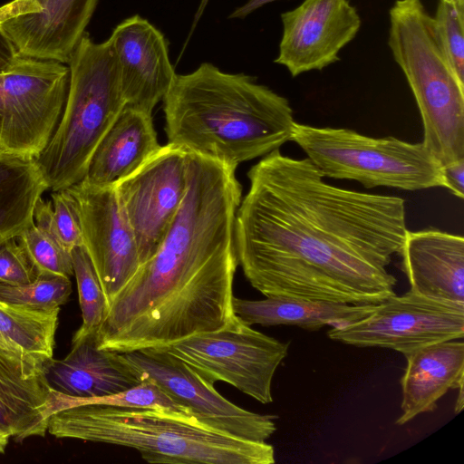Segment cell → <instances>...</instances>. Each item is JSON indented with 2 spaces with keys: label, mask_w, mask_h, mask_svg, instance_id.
I'll return each mask as SVG.
<instances>
[{
  "label": "cell",
  "mask_w": 464,
  "mask_h": 464,
  "mask_svg": "<svg viewBox=\"0 0 464 464\" xmlns=\"http://www.w3.org/2000/svg\"><path fill=\"white\" fill-rule=\"evenodd\" d=\"M108 41L116 55L126 106L151 115L176 74L166 37L134 14L116 25Z\"/></svg>",
  "instance_id": "cell-15"
},
{
  "label": "cell",
  "mask_w": 464,
  "mask_h": 464,
  "mask_svg": "<svg viewBox=\"0 0 464 464\" xmlns=\"http://www.w3.org/2000/svg\"><path fill=\"white\" fill-rule=\"evenodd\" d=\"M432 19L440 45L458 77L464 82V2L439 0Z\"/></svg>",
  "instance_id": "cell-29"
},
{
  "label": "cell",
  "mask_w": 464,
  "mask_h": 464,
  "mask_svg": "<svg viewBox=\"0 0 464 464\" xmlns=\"http://www.w3.org/2000/svg\"><path fill=\"white\" fill-rule=\"evenodd\" d=\"M235 314L246 324L293 325L306 330L350 324L368 315L377 304H353L322 300L266 297L246 300L233 297Z\"/></svg>",
  "instance_id": "cell-22"
},
{
  "label": "cell",
  "mask_w": 464,
  "mask_h": 464,
  "mask_svg": "<svg viewBox=\"0 0 464 464\" xmlns=\"http://www.w3.org/2000/svg\"><path fill=\"white\" fill-rule=\"evenodd\" d=\"M281 21L283 32L275 63L293 77L338 62L339 53L362 25L349 0H304L282 13Z\"/></svg>",
  "instance_id": "cell-14"
},
{
  "label": "cell",
  "mask_w": 464,
  "mask_h": 464,
  "mask_svg": "<svg viewBox=\"0 0 464 464\" xmlns=\"http://www.w3.org/2000/svg\"><path fill=\"white\" fill-rule=\"evenodd\" d=\"M188 152L168 143L114 185L134 233L140 265L160 246L186 195Z\"/></svg>",
  "instance_id": "cell-12"
},
{
  "label": "cell",
  "mask_w": 464,
  "mask_h": 464,
  "mask_svg": "<svg viewBox=\"0 0 464 464\" xmlns=\"http://www.w3.org/2000/svg\"><path fill=\"white\" fill-rule=\"evenodd\" d=\"M463 385L464 382L458 387L459 396L457 397V401L455 404V413L460 412L464 405Z\"/></svg>",
  "instance_id": "cell-36"
},
{
  "label": "cell",
  "mask_w": 464,
  "mask_h": 464,
  "mask_svg": "<svg viewBox=\"0 0 464 464\" xmlns=\"http://www.w3.org/2000/svg\"><path fill=\"white\" fill-rule=\"evenodd\" d=\"M160 147L151 115L125 106L95 149L83 179L95 186H114Z\"/></svg>",
  "instance_id": "cell-21"
},
{
  "label": "cell",
  "mask_w": 464,
  "mask_h": 464,
  "mask_svg": "<svg viewBox=\"0 0 464 464\" xmlns=\"http://www.w3.org/2000/svg\"><path fill=\"white\" fill-rule=\"evenodd\" d=\"M411 292L464 306V238L436 229L409 231L400 251Z\"/></svg>",
  "instance_id": "cell-16"
},
{
  "label": "cell",
  "mask_w": 464,
  "mask_h": 464,
  "mask_svg": "<svg viewBox=\"0 0 464 464\" xmlns=\"http://www.w3.org/2000/svg\"><path fill=\"white\" fill-rule=\"evenodd\" d=\"M82 404L152 409L192 415L187 408L177 402L151 379H143L138 384L116 394L97 398L72 399V406Z\"/></svg>",
  "instance_id": "cell-30"
},
{
  "label": "cell",
  "mask_w": 464,
  "mask_h": 464,
  "mask_svg": "<svg viewBox=\"0 0 464 464\" xmlns=\"http://www.w3.org/2000/svg\"><path fill=\"white\" fill-rule=\"evenodd\" d=\"M235 246L266 297L379 304L395 295L387 266L406 234L405 202L333 186L308 159L276 150L251 167Z\"/></svg>",
  "instance_id": "cell-1"
},
{
  "label": "cell",
  "mask_w": 464,
  "mask_h": 464,
  "mask_svg": "<svg viewBox=\"0 0 464 464\" xmlns=\"http://www.w3.org/2000/svg\"><path fill=\"white\" fill-rule=\"evenodd\" d=\"M21 53L0 25V72L9 69Z\"/></svg>",
  "instance_id": "cell-34"
},
{
  "label": "cell",
  "mask_w": 464,
  "mask_h": 464,
  "mask_svg": "<svg viewBox=\"0 0 464 464\" xmlns=\"http://www.w3.org/2000/svg\"><path fill=\"white\" fill-rule=\"evenodd\" d=\"M99 0H46L39 13L0 22L25 56L67 64Z\"/></svg>",
  "instance_id": "cell-17"
},
{
  "label": "cell",
  "mask_w": 464,
  "mask_h": 464,
  "mask_svg": "<svg viewBox=\"0 0 464 464\" xmlns=\"http://www.w3.org/2000/svg\"><path fill=\"white\" fill-rule=\"evenodd\" d=\"M16 239L25 251L37 276L70 278L73 275L71 252L35 224L21 233Z\"/></svg>",
  "instance_id": "cell-28"
},
{
  "label": "cell",
  "mask_w": 464,
  "mask_h": 464,
  "mask_svg": "<svg viewBox=\"0 0 464 464\" xmlns=\"http://www.w3.org/2000/svg\"><path fill=\"white\" fill-rule=\"evenodd\" d=\"M48 188L34 158L0 150V246L34 224L36 202Z\"/></svg>",
  "instance_id": "cell-24"
},
{
  "label": "cell",
  "mask_w": 464,
  "mask_h": 464,
  "mask_svg": "<svg viewBox=\"0 0 464 464\" xmlns=\"http://www.w3.org/2000/svg\"><path fill=\"white\" fill-rule=\"evenodd\" d=\"M388 45L416 100L423 144L444 166L464 160V82L436 36L421 0H396L389 11Z\"/></svg>",
  "instance_id": "cell-6"
},
{
  "label": "cell",
  "mask_w": 464,
  "mask_h": 464,
  "mask_svg": "<svg viewBox=\"0 0 464 464\" xmlns=\"http://www.w3.org/2000/svg\"><path fill=\"white\" fill-rule=\"evenodd\" d=\"M47 432L58 439L113 444L138 450L149 463L272 464V445L239 439L193 415L104 404L71 406L53 413Z\"/></svg>",
  "instance_id": "cell-4"
},
{
  "label": "cell",
  "mask_w": 464,
  "mask_h": 464,
  "mask_svg": "<svg viewBox=\"0 0 464 464\" xmlns=\"http://www.w3.org/2000/svg\"><path fill=\"white\" fill-rule=\"evenodd\" d=\"M67 65L70 81L62 116L35 159L52 191L66 189L84 179L95 149L126 106L116 55L108 39L96 43L85 32Z\"/></svg>",
  "instance_id": "cell-5"
},
{
  "label": "cell",
  "mask_w": 464,
  "mask_h": 464,
  "mask_svg": "<svg viewBox=\"0 0 464 464\" xmlns=\"http://www.w3.org/2000/svg\"><path fill=\"white\" fill-rule=\"evenodd\" d=\"M10 437L0 429V454L5 452L6 446L8 445Z\"/></svg>",
  "instance_id": "cell-37"
},
{
  "label": "cell",
  "mask_w": 464,
  "mask_h": 464,
  "mask_svg": "<svg viewBox=\"0 0 464 464\" xmlns=\"http://www.w3.org/2000/svg\"><path fill=\"white\" fill-rule=\"evenodd\" d=\"M444 188L459 198L464 197V160L442 166Z\"/></svg>",
  "instance_id": "cell-33"
},
{
  "label": "cell",
  "mask_w": 464,
  "mask_h": 464,
  "mask_svg": "<svg viewBox=\"0 0 464 464\" xmlns=\"http://www.w3.org/2000/svg\"><path fill=\"white\" fill-rule=\"evenodd\" d=\"M162 101L168 143L235 169L291 140L288 100L244 72L202 63L176 73Z\"/></svg>",
  "instance_id": "cell-3"
},
{
  "label": "cell",
  "mask_w": 464,
  "mask_h": 464,
  "mask_svg": "<svg viewBox=\"0 0 464 464\" xmlns=\"http://www.w3.org/2000/svg\"><path fill=\"white\" fill-rule=\"evenodd\" d=\"M96 334L73 336L69 353L46 365L44 374L53 391L72 398H97L121 392L140 382L116 352L98 347Z\"/></svg>",
  "instance_id": "cell-18"
},
{
  "label": "cell",
  "mask_w": 464,
  "mask_h": 464,
  "mask_svg": "<svg viewBox=\"0 0 464 464\" xmlns=\"http://www.w3.org/2000/svg\"><path fill=\"white\" fill-rule=\"evenodd\" d=\"M66 189L73 198L83 245L110 304L140 266L134 233L114 186L100 187L82 179Z\"/></svg>",
  "instance_id": "cell-13"
},
{
  "label": "cell",
  "mask_w": 464,
  "mask_h": 464,
  "mask_svg": "<svg viewBox=\"0 0 464 464\" xmlns=\"http://www.w3.org/2000/svg\"><path fill=\"white\" fill-rule=\"evenodd\" d=\"M59 410L58 392L44 374L24 379L0 366V429L17 442L44 437Z\"/></svg>",
  "instance_id": "cell-23"
},
{
  "label": "cell",
  "mask_w": 464,
  "mask_h": 464,
  "mask_svg": "<svg viewBox=\"0 0 464 464\" xmlns=\"http://www.w3.org/2000/svg\"><path fill=\"white\" fill-rule=\"evenodd\" d=\"M140 380L151 379L200 422L231 436L265 442L276 430L274 415L246 411L223 397L184 362L161 348L117 353Z\"/></svg>",
  "instance_id": "cell-11"
},
{
  "label": "cell",
  "mask_w": 464,
  "mask_h": 464,
  "mask_svg": "<svg viewBox=\"0 0 464 464\" xmlns=\"http://www.w3.org/2000/svg\"><path fill=\"white\" fill-rule=\"evenodd\" d=\"M71 255L82 318L73 336L97 334L108 314V301L84 245L73 247Z\"/></svg>",
  "instance_id": "cell-25"
},
{
  "label": "cell",
  "mask_w": 464,
  "mask_h": 464,
  "mask_svg": "<svg viewBox=\"0 0 464 464\" xmlns=\"http://www.w3.org/2000/svg\"><path fill=\"white\" fill-rule=\"evenodd\" d=\"M458 1L464 2V0H458Z\"/></svg>",
  "instance_id": "cell-38"
},
{
  "label": "cell",
  "mask_w": 464,
  "mask_h": 464,
  "mask_svg": "<svg viewBox=\"0 0 464 464\" xmlns=\"http://www.w3.org/2000/svg\"><path fill=\"white\" fill-rule=\"evenodd\" d=\"M46 0H12L0 6V22L17 16L39 13Z\"/></svg>",
  "instance_id": "cell-32"
},
{
  "label": "cell",
  "mask_w": 464,
  "mask_h": 464,
  "mask_svg": "<svg viewBox=\"0 0 464 464\" xmlns=\"http://www.w3.org/2000/svg\"><path fill=\"white\" fill-rule=\"evenodd\" d=\"M37 273L16 238L0 246V282L20 285L33 282Z\"/></svg>",
  "instance_id": "cell-31"
},
{
  "label": "cell",
  "mask_w": 464,
  "mask_h": 464,
  "mask_svg": "<svg viewBox=\"0 0 464 464\" xmlns=\"http://www.w3.org/2000/svg\"><path fill=\"white\" fill-rule=\"evenodd\" d=\"M68 65L20 54L0 72V150L36 159L62 116Z\"/></svg>",
  "instance_id": "cell-9"
},
{
  "label": "cell",
  "mask_w": 464,
  "mask_h": 464,
  "mask_svg": "<svg viewBox=\"0 0 464 464\" xmlns=\"http://www.w3.org/2000/svg\"><path fill=\"white\" fill-rule=\"evenodd\" d=\"M327 335L346 344L392 349L405 355L435 343L462 339L464 306L409 291L380 302L360 320L333 327Z\"/></svg>",
  "instance_id": "cell-10"
},
{
  "label": "cell",
  "mask_w": 464,
  "mask_h": 464,
  "mask_svg": "<svg viewBox=\"0 0 464 464\" xmlns=\"http://www.w3.org/2000/svg\"><path fill=\"white\" fill-rule=\"evenodd\" d=\"M289 344L253 329L236 315L221 329L197 334L161 349L209 384L227 382L266 404L273 401V377Z\"/></svg>",
  "instance_id": "cell-8"
},
{
  "label": "cell",
  "mask_w": 464,
  "mask_h": 464,
  "mask_svg": "<svg viewBox=\"0 0 464 464\" xmlns=\"http://www.w3.org/2000/svg\"><path fill=\"white\" fill-rule=\"evenodd\" d=\"M36 227L54 238L69 252L83 245L79 217L72 197L63 189L53 191L52 201L38 199L34 208Z\"/></svg>",
  "instance_id": "cell-26"
},
{
  "label": "cell",
  "mask_w": 464,
  "mask_h": 464,
  "mask_svg": "<svg viewBox=\"0 0 464 464\" xmlns=\"http://www.w3.org/2000/svg\"><path fill=\"white\" fill-rule=\"evenodd\" d=\"M458 340L435 343L404 355L407 365L401 379L402 413L397 425L433 411L450 389L464 382V343Z\"/></svg>",
  "instance_id": "cell-19"
},
{
  "label": "cell",
  "mask_w": 464,
  "mask_h": 464,
  "mask_svg": "<svg viewBox=\"0 0 464 464\" xmlns=\"http://www.w3.org/2000/svg\"><path fill=\"white\" fill-rule=\"evenodd\" d=\"M72 293L69 277L37 276L31 283L12 285L0 282V300L38 310H53L67 302Z\"/></svg>",
  "instance_id": "cell-27"
},
{
  "label": "cell",
  "mask_w": 464,
  "mask_h": 464,
  "mask_svg": "<svg viewBox=\"0 0 464 464\" xmlns=\"http://www.w3.org/2000/svg\"><path fill=\"white\" fill-rule=\"evenodd\" d=\"M59 311L0 300V366L24 379L44 374L53 359Z\"/></svg>",
  "instance_id": "cell-20"
},
{
  "label": "cell",
  "mask_w": 464,
  "mask_h": 464,
  "mask_svg": "<svg viewBox=\"0 0 464 464\" xmlns=\"http://www.w3.org/2000/svg\"><path fill=\"white\" fill-rule=\"evenodd\" d=\"M291 140L324 178L355 180L366 188L416 191L444 188L442 165L423 142L372 138L349 129L295 121Z\"/></svg>",
  "instance_id": "cell-7"
},
{
  "label": "cell",
  "mask_w": 464,
  "mask_h": 464,
  "mask_svg": "<svg viewBox=\"0 0 464 464\" xmlns=\"http://www.w3.org/2000/svg\"><path fill=\"white\" fill-rule=\"evenodd\" d=\"M279 0H247L243 5L235 9L229 15V19H244L256 10L269 3Z\"/></svg>",
  "instance_id": "cell-35"
},
{
  "label": "cell",
  "mask_w": 464,
  "mask_h": 464,
  "mask_svg": "<svg viewBox=\"0 0 464 464\" xmlns=\"http://www.w3.org/2000/svg\"><path fill=\"white\" fill-rule=\"evenodd\" d=\"M242 199L236 169L188 152V188L156 253L109 304L98 347L161 348L217 331L235 316V221Z\"/></svg>",
  "instance_id": "cell-2"
}]
</instances>
